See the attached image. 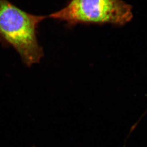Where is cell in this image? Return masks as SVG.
<instances>
[{"instance_id": "6da1fadb", "label": "cell", "mask_w": 147, "mask_h": 147, "mask_svg": "<svg viewBox=\"0 0 147 147\" xmlns=\"http://www.w3.org/2000/svg\"><path fill=\"white\" fill-rule=\"evenodd\" d=\"M47 18L27 13L9 0H0V42L14 48L27 67L40 62L44 51L38 29Z\"/></svg>"}, {"instance_id": "7a4b0ae2", "label": "cell", "mask_w": 147, "mask_h": 147, "mask_svg": "<svg viewBox=\"0 0 147 147\" xmlns=\"http://www.w3.org/2000/svg\"><path fill=\"white\" fill-rule=\"evenodd\" d=\"M133 16L131 5L123 0H70L47 18L64 22L70 28L79 24L122 26Z\"/></svg>"}]
</instances>
